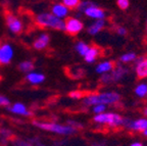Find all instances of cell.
<instances>
[{"label": "cell", "instance_id": "cell-1", "mask_svg": "<svg viewBox=\"0 0 147 146\" xmlns=\"http://www.w3.org/2000/svg\"><path fill=\"white\" fill-rule=\"evenodd\" d=\"M119 95L115 92H106L100 94H91L84 98V104L95 105V104H115L119 101Z\"/></svg>", "mask_w": 147, "mask_h": 146}, {"label": "cell", "instance_id": "cell-2", "mask_svg": "<svg viewBox=\"0 0 147 146\" xmlns=\"http://www.w3.org/2000/svg\"><path fill=\"white\" fill-rule=\"evenodd\" d=\"M35 24L40 28H51L55 30H64V22L51 14H41L35 18Z\"/></svg>", "mask_w": 147, "mask_h": 146}, {"label": "cell", "instance_id": "cell-3", "mask_svg": "<svg viewBox=\"0 0 147 146\" xmlns=\"http://www.w3.org/2000/svg\"><path fill=\"white\" fill-rule=\"evenodd\" d=\"M33 125L42 129V130L50 131V132L56 133V134H60V135H71L76 132V129L74 128V127H71V126L58 125V124H55V123H44V122L34 121L33 122Z\"/></svg>", "mask_w": 147, "mask_h": 146}, {"label": "cell", "instance_id": "cell-4", "mask_svg": "<svg viewBox=\"0 0 147 146\" xmlns=\"http://www.w3.org/2000/svg\"><path fill=\"white\" fill-rule=\"evenodd\" d=\"M94 122L98 124H103L107 125L109 127H119V126H124L126 120L123 119L119 114H113V112H101L97 114L94 116Z\"/></svg>", "mask_w": 147, "mask_h": 146}, {"label": "cell", "instance_id": "cell-5", "mask_svg": "<svg viewBox=\"0 0 147 146\" xmlns=\"http://www.w3.org/2000/svg\"><path fill=\"white\" fill-rule=\"evenodd\" d=\"M83 27H84V25L82 22L75 18H67L65 23H64V31L71 36H75L78 33H80Z\"/></svg>", "mask_w": 147, "mask_h": 146}, {"label": "cell", "instance_id": "cell-6", "mask_svg": "<svg viewBox=\"0 0 147 146\" xmlns=\"http://www.w3.org/2000/svg\"><path fill=\"white\" fill-rule=\"evenodd\" d=\"M5 18H6L7 27L9 28V30L11 31L12 33H14V34H21L23 32V23L16 16H14L10 12H8V14H5Z\"/></svg>", "mask_w": 147, "mask_h": 146}, {"label": "cell", "instance_id": "cell-7", "mask_svg": "<svg viewBox=\"0 0 147 146\" xmlns=\"http://www.w3.org/2000/svg\"><path fill=\"white\" fill-rule=\"evenodd\" d=\"M12 55H13V51L9 44H4L0 47V62L1 64H9L12 58Z\"/></svg>", "mask_w": 147, "mask_h": 146}, {"label": "cell", "instance_id": "cell-8", "mask_svg": "<svg viewBox=\"0 0 147 146\" xmlns=\"http://www.w3.org/2000/svg\"><path fill=\"white\" fill-rule=\"evenodd\" d=\"M85 14L89 18H95V20H100V18H105V12H104L103 9L99 8V7L95 6L94 4L91 5V6L87 7V8L84 10Z\"/></svg>", "mask_w": 147, "mask_h": 146}, {"label": "cell", "instance_id": "cell-9", "mask_svg": "<svg viewBox=\"0 0 147 146\" xmlns=\"http://www.w3.org/2000/svg\"><path fill=\"white\" fill-rule=\"evenodd\" d=\"M124 126H126L127 128L131 129V130H134V131H143L144 129L147 128V120L140 119L134 122L126 120Z\"/></svg>", "mask_w": 147, "mask_h": 146}, {"label": "cell", "instance_id": "cell-10", "mask_svg": "<svg viewBox=\"0 0 147 146\" xmlns=\"http://www.w3.org/2000/svg\"><path fill=\"white\" fill-rule=\"evenodd\" d=\"M49 41H50V38H49L48 34H45V33H44V34H41L36 40H35L33 46H34V48L37 49V50H42V49L47 47Z\"/></svg>", "mask_w": 147, "mask_h": 146}, {"label": "cell", "instance_id": "cell-11", "mask_svg": "<svg viewBox=\"0 0 147 146\" xmlns=\"http://www.w3.org/2000/svg\"><path fill=\"white\" fill-rule=\"evenodd\" d=\"M136 73L139 78L147 77V58H139L136 66Z\"/></svg>", "mask_w": 147, "mask_h": 146}, {"label": "cell", "instance_id": "cell-12", "mask_svg": "<svg viewBox=\"0 0 147 146\" xmlns=\"http://www.w3.org/2000/svg\"><path fill=\"white\" fill-rule=\"evenodd\" d=\"M105 26V21L104 18H100V20H97L95 23H93L89 28H88V33L90 35H96L100 32L102 29Z\"/></svg>", "mask_w": 147, "mask_h": 146}, {"label": "cell", "instance_id": "cell-13", "mask_svg": "<svg viewBox=\"0 0 147 146\" xmlns=\"http://www.w3.org/2000/svg\"><path fill=\"white\" fill-rule=\"evenodd\" d=\"M99 54H100V49L98 47H96V46H92V47H89V49L86 52V54L84 55V57H85L86 62L91 64V62H93L96 59Z\"/></svg>", "mask_w": 147, "mask_h": 146}, {"label": "cell", "instance_id": "cell-14", "mask_svg": "<svg viewBox=\"0 0 147 146\" xmlns=\"http://www.w3.org/2000/svg\"><path fill=\"white\" fill-rule=\"evenodd\" d=\"M69 8L64 4H55L52 6V14L56 16L57 18H64L67 16Z\"/></svg>", "mask_w": 147, "mask_h": 146}, {"label": "cell", "instance_id": "cell-15", "mask_svg": "<svg viewBox=\"0 0 147 146\" xmlns=\"http://www.w3.org/2000/svg\"><path fill=\"white\" fill-rule=\"evenodd\" d=\"M9 110L13 114H21V116H31V112L27 110L25 105L22 104V103H16L14 105H12L11 107H9Z\"/></svg>", "mask_w": 147, "mask_h": 146}, {"label": "cell", "instance_id": "cell-16", "mask_svg": "<svg viewBox=\"0 0 147 146\" xmlns=\"http://www.w3.org/2000/svg\"><path fill=\"white\" fill-rule=\"evenodd\" d=\"M27 81L30 82L31 84H40L45 80V76L43 74H39V73H30L27 76Z\"/></svg>", "mask_w": 147, "mask_h": 146}, {"label": "cell", "instance_id": "cell-17", "mask_svg": "<svg viewBox=\"0 0 147 146\" xmlns=\"http://www.w3.org/2000/svg\"><path fill=\"white\" fill-rule=\"evenodd\" d=\"M111 74H110V77H111V81L113 82H117V81H119L126 74V70L123 69L122 66H117L115 69L111 70Z\"/></svg>", "mask_w": 147, "mask_h": 146}, {"label": "cell", "instance_id": "cell-18", "mask_svg": "<svg viewBox=\"0 0 147 146\" xmlns=\"http://www.w3.org/2000/svg\"><path fill=\"white\" fill-rule=\"evenodd\" d=\"M113 69V62H103L99 64L96 68V72L98 74H105L110 72Z\"/></svg>", "mask_w": 147, "mask_h": 146}, {"label": "cell", "instance_id": "cell-19", "mask_svg": "<svg viewBox=\"0 0 147 146\" xmlns=\"http://www.w3.org/2000/svg\"><path fill=\"white\" fill-rule=\"evenodd\" d=\"M18 69L21 70L22 72H26V73L27 72H31L32 70H34V64L32 62H29V60L23 62L18 64Z\"/></svg>", "mask_w": 147, "mask_h": 146}, {"label": "cell", "instance_id": "cell-20", "mask_svg": "<svg viewBox=\"0 0 147 146\" xmlns=\"http://www.w3.org/2000/svg\"><path fill=\"white\" fill-rule=\"evenodd\" d=\"M135 93L139 97H145L147 95V84H139L135 89Z\"/></svg>", "mask_w": 147, "mask_h": 146}, {"label": "cell", "instance_id": "cell-21", "mask_svg": "<svg viewBox=\"0 0 147 146\" xmlns=\"http://www.w3.org/2000/svg\"><path fill=\"white\" fill-rule=\"evenodd\" d=\"M90 46L87 45L86 43H84V42H78L76 45V49L77 51H78L79 53H80L82 56H84V55L86 54V52L88 51V49H89Z\"/></svg>", "mask_w": 147, "mask_h": 146}, {"label": "cell", "instance_id": "cell-22", "mask_svg": "<svg viewBox=\"0 0 147 146\" xmlns=\"http://www.w3.org/2000/svg\"><path fill=\"white\" fill-rule=\"evenodd\" d=\"M80 0H62V4H64L67 8H77L78 5L80 4Z\"/></svg>", "mask_w": 147, "mask_h": 146}, {"label": "cell", "instance_id": "cell-23", "mask_svg": "<svg viewBox=\"0 0 147 146\" xmlns=\"http://www.w3.org/2000/svg\"><path fill=\"white\" fill-rule=\"evenodd\" d=\"M136 58H137V56H136L135 53H126V54L122 55V57H121V62H131L136 60Z\"/></svg>", "mask_w": 147, "mask_h": 146}, {"label": "cell", "instance_id": "cell-24", "mask_svg": "<svg viewBox=\"0 0 147 146\" xmlns=\"http://www.w3.org/2000/svg\"><path fill=\"white\" fill-rule=\"evenodd\" d=\"M106 110V105L105 104H95L94 108H93V112L95 114H101V112H104Z\"/></svg>", "mask_w": 147, "mask_h": 146}, {"label": "cell", "instance_id": "cell-25", "mask_svg": "<svg viewBox=\"0 0 147 146\" xmlns=\"http://www.w3.org/2000/svg\"><path fill=\"white\" fill-rule=\"evenodd\" d=\"M83 96H84V93L80 91H71V93H69V97L74 99H80V98H82Z\"/></svg>", "mask_w": 147, "mask_h": 146}, {"label": "cell", "instance_id": "cell-26", "mask_svg": "<svg viewBox=\"0 0 147 146\" xmlns=\"http://www.w3.org/2000/svg\"><path fill=\"white\" fill-rule=\"evenodd\" d=\"M117 6L121 9H127L129 7V0H117Z\"/></svg>", "mask_w": 147, "mask_h": 146}, {"label": "cell", "instance_id": "cell-27", "mask_svg": "<svg viewBox=\"0 0 147 146\" xmlns=\"http://www.w3.org/2000/svg\"><path fill=\"white\" fill-rule=\"evenodd\" d=\"M100 81H101V83H103V84H108V83L113 82L110 75H108V74H106V73H105V75H103L102 77H101Z\"/></svg>", "mask_w": 147, "mask_h": 146}, {"label": "cell", "instance_id": "cell-28", "mask_svg": "<svg viewBox=\"0 0 147 146\" xmlns=\"http://www.w3.org/2000/svg\"><path fill=\"white\" fill-rule=\"evenodd\" d=\"M9 103H10V101H9L6 97L0 95V105H1V106H8Z\"/></svg>", "mask_w": 147, "mask_h": 146}, {"label": "cell", "instance_id": "cell-29", "mask_svg": "<svg viewBox=\"0 0 147 146\" xmlns=\"http://www.w3.org/2000/svg\"><path fill=\"white\" fill-rule=\"evenodd\" d=\"M117 34H119V35H122V36H124V35L127 34V30L125 29L124 27H119L117 29Z\"/></svg>", "mask_w": 147, "mask_h": 146}, {"label": "cell", "instance_id": "cell-30", "mask_svg": "<svg viewBox=\"0 0 147 146\" xmlns=\"http://www.w3.org/2000/svg\"><path fill=\"white\" fill-rule=\"evenodd\" d=\"M132 146H142V143L141 142H134V143H132Z\"/></svg>", "mask_w": 147, "mask_h": 146}, {"label": "cell", "instance_id": "cell-31", "mask_svg": "<svg viewBox=\"0 0 147 146\" xmlns=\"http://www.w3.org/2000/svg\"><path fill=\"white\" fill-rule=\"evenodd\" d=\"M142 134L144 135L145 137H147V128H146V129H144V130L142 131Z\"/></svg>", "mask_w": 147, "mask_h": 146}, {"label": "cell", "instance_id": "cell-32", "mask_svg": "<svg viewBox=\"0 0 147 146\" xmlns=\"http://www.w3.org/2000/svg\"><path fill=\"white\" fill-rule=\"evenodd\" d=\"M144 114H145V116H147V107L145 108V110H144Z\"/></svg>", "mask_w": 147, "mask_h": 146}, {"label": "cell", "instance_id": "cell-33", "mask_svg": "<svg viewBox=\"0 0 147 146\" xmlns=\"http://www.w3.org/2000/svg\"><path fill=\"white\" fill-rule=\"evenodd\" d=\"M0 64H1V62H0Z\"/></svg>", "mask_w": 147, "mask_h": 146}]
</instances>
